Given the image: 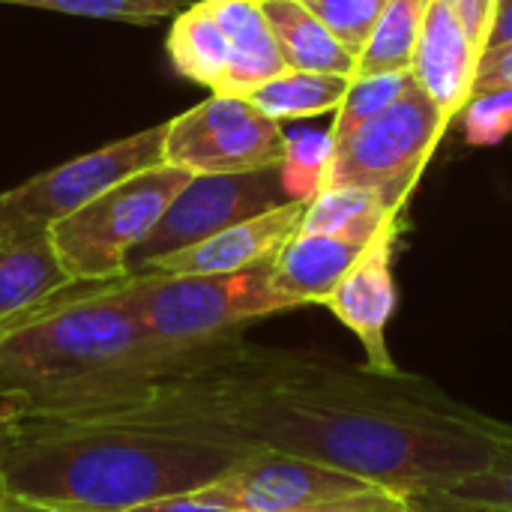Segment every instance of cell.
Here are the masks:
<instances>
[{"label":"cell","instance_id":"d6986e66","mask_svg":"<svg viewBox=\"0 0 512 512\" xmlns=\"http://www.w3.org/2000/svg\"><path fill=\"white\" fill-rule=\"evenodd\" d=\"M168 57L189 81H198L210 90H216L222 81L228 69V39L204 0L186 6L174 18L168 33Z\"/></svg>","mask_w":512,"mask_h":512},{"label":"cell","instance_id":"7a4b0ae2","mask_svg":"<svg viewBox=\"0 0 512 512\" xmlns=\"http://www.w3.org/2000/svg\"><path fill=\"white\" fill-rule=\"evenodd\" d=\"M207 354H162L138 321L129 276L75 282L0 324V426H57L132 408Z\"/></svg>","mask_w":512,"mask_h":512},{"label":"cell","instance_id":"5b68a950","mask_svg":"<svg viewBox=\"0 0 512 512\" xmlns=\"http://www.w3.org/2000/svg\"><path fill=\"white\" fill-rule=\"evenodd\" d=\"M189 171L156 165L105 189L78 213L48 231V240L72 282H114L126 276L135 246L156 228Z\"/></svg>","mask_w":512,"mask_h":512},{"label":"cell","instance_id":"484cf974","mask_svg":"<svg viewBox=\"0 0 512 512\" xmlns=\"http://www.w3.org/2000/svg\"><path fill=\"white\" fill-rule=\"evenodd\" d=\"M471 147H495L512 135V87L474 93L456 117Z\"/></svg>","mask_w":512,"mask_h":512},{"label":"cell","instance_id":"44dd1931","mask_svg":"<svg viewBox=\"0 0 512 512\" xmlns=\"http://www.w3.org/2000/svg\"><path fill=\"white\" fill-rule=\"evenodd\" d=\"M429 3L432 0H390L387 3L366 48L357 57L354 78L381 75V72H408Z\"/></svg>","mask_w":512,"mask_h":512},{"label":"cell","instance_id":"83f0119b","mask_svg":"<svg viewBox=\"0 0 512 512\" xmlns=\"http://www.w3.org/2000/svg\"><path fill=\"white\" fill-rule=\"evenodd\" d=\"M444 3H447V9L456 15V21L465 27L468 39L474 42V48H477L480 57H483L498 0H444Z\"/></svg>","mask_w":512,"mask_h":512},{"label":"cell","instance_id":"e0dca14e","mask_svg":"<svg viewBox=\"0 0 512 512\" xmlns=\"http://www.w3.org/2000/svg\"><path fill=\"white\" fill-rule=\"evenodd\" d=\"M72 285L48 234L0 240V324Z\"/></svg>","mask_w":512,"mask_h":512},{"label":"cell","instance_id":"603a6c76","mask_svg":"<svg viewBox=\"0 0 512 512\" xmlns=\"http://www.w3.org/2000/svg\"><path fill=\"white\" fill-rule=\"evenodd\" d=\"M411 84V72H381V75H360V78H351V87H348V96L345 102L339 105L336 117H333V126H330V135H333V144L345 141L351 132H357L363 123H369L372 117H378L384 108H390L402 93L405 87Z\"/></svg>","mask_w":512,"mask_h":512},{"label":"cell","instance_id":"52a82bcc","mask_svg":"<svg viewBox=\"0 0 512 512\" xmlns=\"http://www.w3.org/2000/svg\"><path fill=\"white\" fill-rule=\"evenodd\" d=\"M192 495L237 512H411L387 486L282 453H252Z\"/></svg>","mask_w":512,"mask_h":512},{"label":"cell","instance_id":"6da1fadb","mask_svg":"<svg viewBox=\"0 0 512 512\" xmlns=\"http://www.w3.org/2000/svg\"><path fill=\"white\" fill-rule=\"evenodd\" d=\"M78 423L153 426L249 456H297L405 498L450 492L486 471L512 438V423L456 402L423 375H381L366 363L240 339L162 381L144 402Z\"/></svg>","mask_w":512,"mask_h":512},{"label":"cell","instance_id":"30bf717a","mask_svg":"<svg viewBox=\"0 0 512 512\" xmlns=\"http://www.w3.org/2000/svg\"><path fill=\"white\" fill-rule=\"evenodd\" d=\"M279 168L246 174H198L168 204L156 228L135 246L126 261V276L144 270L150 261L195 246L237 222L261 216L288 204Z\"/></svg>","mask_w":512,"mask_h":512},{"label":"cell","instance_id":"ba28073f","mask_svg":"<svg viewBox=\"0 0 512 512\" xmlns=\"http://www.w3.org/2000/svg\"><path fill=\"white\" fill-rule=\"evenodd\" d=\"M165 132L168 123L141 129L0 192V240L42 237L105 189L138 171L162 165Z\"/></svg>","mask_w":512,"mask_h":512},{"label":"cell","instance_id":"d4e9b609","mask_svg":"<svg viewBox=\"0 0 512 512\" xmlns=\"http://www.w3.org/2000/svg\"><path fill=\"white\" fill-rule=\"evenodd\" d=\"M354 57L366 48L390 0H300Z\"/></svg>","mask_w":512,"mask_h":512},{"label":"cell","instance_id":"4fadbf2b","mask_svg":"<svg viewBox=\"0 0 512 512\" xmlns=\"http://www.w3.org/2000/svg\"><path fill=\"white\" fill-rule=\"evenodd\" d=\"M477 66L480 51L468 39L465 27L444 0H432L408 72L450 123H456L459 111L474 96Z\"/></svg>","mask_w":512,"mask_h":512},{"label":"cell","instance_id":"3957f363","mask_svg":"<svg viewBox=\"0 0 512 512\" xmlns=\"http://www.w3.org/2000/svg\"><path fill=\"white\" fill-rule=\"evenodd\" d=\"M249 453L132 423L0 426V489L75 512L192 495Z\"/></svg>","mask_w":512,"mask_h":512},{"label":"cell","instance_id":"ffe728a7","mask_svg":"<svg viewBox=\"0 0 512 512\" xmlns=\"http://www.w3.org/2000/svg\"><path fill=\"white\" fill-rule=\"evenodd\" d=\"M405 210H390L375 192L357 186H330L306 201L300 234H336V237H375L390 219Z\"/></svg>","mask_w":512,"mask_h":512},{"label":"cell","instance_id":"8992f818","mask_svg":"<svg viewBox=\"0 0 512 512\" xmlns=\"http://www.w3.org/2000/svg\"><path fill=\"white\" fill-rule=\"evenodd\" d=\"M450 126L444 111L411 78L390 108L336 144L324 189L357 186L375 192L396 213L408 210V201Z\"/></svg>","mask_w":512,"mask_h":512},{"label":"cell","instance_id":"9c48e42d","mask_svg":"<svg viewBox=\"0 0 512 512\" xmlns=\"http://www.w3.org/2000/svg\"><path fill=\"white\" fill-rule=\"evenodd\" d=\"M285 159L282 123L237 96H210L168 120L162 162L198 174H246L279 168Z\"/></svg>","mask_w":512,"mask_h":512},{"label":"cell","instance_id":"ac0fdd59","mask_svg":"<svg viewBox=\"0 0 512 512\" xmlns=\"http://www.w3.org/2000/svg\"><path fill=\"white\" fill-rule=\"evenodd\" d=\"M348 87H351V78L345 75L285 69L282 75L255 87L246 96V102H252L264 117L276 123H288V120L336 114L348 96Z\"/></svg>","mask_w":512,"mask_h":512},{"label":"cell","instance_id":"f546056e","mask_svg":"<svg viewBox=\"0 0 512 512\" xmlns=\"http://www.w3.org/2000/svg\"><path fill=\"white\" fill-rule=\"evenodd\" d=\"M411 512H512L504 507H489V504H474L462 501L453 492H420L408 498Z\"/></svg>","mask_w":512,"mask_h":512},{"label":"cell","instance_id":"d6a6232c","mask_svg":"<svg viewBox=\"0 0 512 512\" xmlns=\"http://www.w3.org/2000/svg\"><path fill=\"white\" fill-rule=\"evenodd\" d=\"M0 512H75L66 510V507H54V504H42V501H33V498H18V495H9L0 489Z\"/></svg>","mask_w":512,"mask_h":512},{"label":"cell","instance_id":"cb8c5ba5","mask_svg":"<svg viewBox=\"0 0 512 512\" xmlns=\"http://www.w3.org/2000/svg\"><path fill=\"white\" fill-rule=\"evenodd\" d=\"M12 3L81 15V18L129 21V24H156L165 18H177L186 9V0H12Z\"/></svg>","mask_w":512,"mask_h":512},{"label":"cell","instance_id":"4dcf8cb0","mask_svg":"<svg viewBox=\"0 0 512 512\" xmlns=\"http://www.w3.org/2000/svg\"><path fill=\"white\" fill-rule=\"evenodd\" d=\"M126 512H237L228 510V507H219V504H210V501H201L198 495H171V498H159V501H150V504H141L135 510Z\"/></svg>","mask_w":512,"mask_h":512},{"label":"cell","instance_id":"277c9868","mask_svg":"<svg viewBox=\"0 0 512 512\" xmlns=\"http://www.w3.org/2000/svg\"><path fill=\"white\" fill-rule=\"evenodd\" d=\"M270 264L225 276L129 273L147 339L168 357H189L237 342L243 327L288 312L273 291Z\"/></svg>","mask_w":512,"mask_h":512},{"label":"cell","instance_id":"2e32d148","mask_svg":"<svg viewBox=\"0 0 512 512\" xmlns=\"http://www.w3.org/2000/svg\"><path fill=\"white\" fill-rule=\"evenodd\" d=\"M261 9L288 69L354 78L357 57L300 0H261Z\"/></svg>","mask_w":512,"mask_h":512},{"label":"cell","instance_id":"836d02e7","mask_svg":"<svg viewBox=\"0 0 512 512\" xmlns=\"http://www.w3.org/2000/svg\"><path fill=\"white\" fill-rule=\"evenodd\" d=\"M0 3H12V0H0Z\"/></svg>","mask_w":512,"mask_h":512},{"label":"cell","instance_id":"8fae6325","mask_svg":"<svg viewBox=\"0 0 512 512\" xmlns=\"http://www.w3.org/2000/svg\"><path fill=\"white\" fill-rule=\"evenodd\" d=\"M402 231H405V213L390 219L378 231V237L366 246V252L342 276V282L324 303L330 315L360 339L366 351V366L381 375L399 372L387 345V324L393 321V312L399 306L393 258Z\"/></svg>","mask_w":512,"mask_h":512},{"label":"cell","instance_id":"5bb4252c","mask_svg":"<svg viewBox=\"0 0 512 512\" xmlns=\"http://www.w3.org/2000/svg\"><path fill=\"white\" fill-rule=\"evenodd\" d=\"M378 237V234H375ZM375 237L294 234L270 264V282L279 300L291 309L324 306L342 276L357 264Z\"/></svg>","mask_w":512,"mask_h":512},{"label":"cell","instance_id":"4316f807","mask_svg":"<svg viewBox=\"0 0 512 512\" xmlns=\"http://www.w3.org/2000/svg\"><path fill=\"white\" fill-rule=\"evenodd\" d=\"M450 492L456 498H462V501H474V504H489V507L512 510V438L498 450L495 462L486 471L462 480Z\"/></svg>","mask_w":512,"mask_h":512},{"label":"cell","instance_id":"7c38bea8","mask_svg":"<svg viewBox=\"0 0 512 512\" xmlns=\"http://www.w3.org/2000/svg\"><path fill=\"white\" fill-rule=\"evenodd\" d=\"M306 201H288L276 210L237 222L195 246L171 252L150 261L138 273H165V276H225L240 273L276 258V252L300 231Z\"/></svg>","mask_w":512,"mask_h":512},{"label":"cell","instance_id":"1f68e13d","mask_svg":"<svg viewBox=\"0 0 512 512\" xmlns=\"http://www.w3.org/2000/svg\"><path fill=\"white\" fill-rule=\"evenodd\" d=\"M512 45V0H498L495 6V18H492V30H489V39H486V51H501V48H510Z\"/></svg>","mask_w":512,"mask_h":512},{"label":"cell","instance_id":"7402d4cb","mask_svg":"<svg viewBox=\"0 0 512 512\" xmlns=\"http://www.w3.org/2000/svg\"><path fill=\"white\" fill-rule=\"evenodd\" d=\"M330 129H297L285 132V159L279 165L282 186L291 201H309L324 189V177L333 159Z\"/></svg>","mask_w":512,"mask_h":512},{"label":"cell","instance_id":"f1b7e54d","mask_svg":"<svg viewBox=\"0 0 512 512\" xmlns=\"http://www.w3.org/2000/svg\"><path fill=\"white\" fill-rule=\"evenodd\" d=\"M495 87H512V45L501 48V51H489V54L480 57L474 93L495 90Z\"/></svg>","mask_w":512,"mask_h":512},{"label":"cell","instance_id":"9a60e30c","mask_svg":"<svg viewBox=\"0 0 512 512\" xmlns=\"http://www.w3.org/2000/svg\"><path fill=\"white\" fill-rule=\"evenodd\" d=\"M228 39V69L216 96L246 99L255 87L288 69L282 48L267 24L261 0H204Z\"/></svg>","mask_w":512,"mask_h":512}]
</instances>
